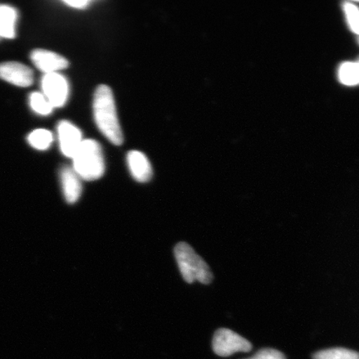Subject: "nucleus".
I'll use <instances>...</instances> for the list:
<instances>
[{
  "label": "nucleus",
  "mask_w": 359,
  "mask_h": 359,
  "mask_svg": "<svg viewBox=\"0 0 359 359\" xmlns=\"http://www.w3.org/2000/svg\"><path fill=\"white\" fill-rule=\"evenodd\" d=\"M94 118L98 129L107 140L116 146L123 142V134L116 112L114 93L107 85L96 89L93 100Z\"/></svg>",
  "instance_id": "nucleus-1"
},
{
  "label": "nucleus",
  "mask_w": 359,
  "mask_h": 359,
  "mask_svg": "<svg viewBox=\"0 0 359 359\" xmlns=\"http://www.w3.org/2000/svg\"><path fill=\"white\" fill-rule=\"evenodd\" d=\"M73 160L74 172L86 181H95L105 172L104 156L101 145L92 139L83 141Z\"/></svg>",
  "instance_id": "nucleus-2"
},
{
  "label": "nucleus",
  "mask_w": 359,
  "mask_h": 359,
  "mask_svg": "<svg viewBox=\"0 0 359 359\" xmlns=\"http://www.w3.org/2000/svg\"><path fill=\"white\" fill-rule=\"evenodd\" d=\"M175 257L186 282L199 281L201 284L208 285L213 280V275L208 264L202 259L190 245L181 242L175 247Z\"/></svg>",
  "instance_id": "nucleus-3"
},
{
  "label": "nucleus",
  "mask_w": 359,
  "mask_h": 359,
  "mask_svg": "<svg viewBox=\"0 0 359 359\" xmlns=\"http://www.w3.org/2000/svg\"><path fill=\"white\" fill-rule=\"evenodd\" d=\"M212 348L218 356L229 357L236 353L250 352L252 344L234 331L219 329L214 334Z\"/></svg>",
  "instance_id": "nucleus-4"
},
{
  "label": "nucleus",
  "mask_w": 359,
  "mask_h": 359,
  "mask_svg": "<svg viewBox=\"0 0 359 359\" xmlns=\"http://www.w3.org/2000/svg\"><path fill=\"white\" fill-rule=\"evenodd\" d=\"M42 89V93L53 109L65 105L69 95V86L64 76L57 73L44 74Z\"/></svg>",
  "instance_id": "nucleus-5"
},
{
  "label": "nucleus",
  "mask_w": 359,
  "mask_h": 359,
  "mask_svg": "<svg viewBox=\"0 0 359 359\" xmlns=\"http://www.w3.org/2000/svg\"><path fill=\"white\" fill-rule=\"evenodd\" d=\"M0 79L17 87H29L34 83L33 71L18 62L0 64Z\"/></svg>",
  "instance_id": "nucleus-6"
},
{
  "label": "nucleus",
  "mask_w": 359,
  "mask_h": 359,
  "mask_svg": "<svg viewBox=\"0 0 359 359\" xmlns=\"http://www.w3.org/2000/svg\"><path fill=\"white\" fill-rule=\"evenodd\" d=\"M58 140L62 154L73 158L83 142L82 133L67 121H62L57 126Z\"/></svg>",
  "instance_id": "nucleus-7"
},
{
  "label": "nucleus",
  "mask_w": 359,
  "mask_h": 359,
  "mask_svg": "<svg viewBox=\"0 0 359 359\" xmlns=\"http://www.w3.org/2000/svg\"><path fill=\"white\" fill-rule=\"evenodd\" d=\"M33 64L45 74L57 73L69 67L65 57L45 49H35L30 55Z\"/></svg>",
  "instance_id": "nucleus-8"
},
{
  "label": "nucleus",
  "mask_w": 359,
  "mask_h": 359,
  "mask_svg": "<svg viewBox=\"0 0 359 359\" xmlns=\"http://www.w3.org/2000/svg\"><path fill=\"white\" fill-rule=\"evenodd\" d=\"M128 164L132 176L142 183L149 182L152 177V168L149 160L141 151H132L128 154Z\"/></svg>",
  "instance_id": "nucleus-9"
},
{
  "label": "nucleus",
  "mask_w": 359,
  "mask_h": 359,
  "mask_svg": "<svg viewBox=\"0 0 359 359\" xmlns=\"http://www.w3.org/2000/svg\"><path fill=\"white\" fill-rule=\"evenodd\" d=\"M62 191L67 203L74 204L82 194V182L73 168L65 167L60 172Z\"/></svg>",
  "instance_id": "nucleus-10"
},
{
  "label": "nucleus",
  "mask_w": 359,
  "mask_h": 359,
  "mask_svg": "<svg viewBox=\"0 0 359 359\" xmlns=\"http://www.w3.org/2000/svg\"><path fill=\"white\" fill-rule=\"evenodd\" d=\"M17 11L8 6H0V37L13 39L15 37Z\"/></svg>",
  "instance_id": "nucleus-11"
},
{
  "label": "nucleus",
  "mask_w": 359,
  "mask_h": 359,
  "mask_svg": "<svg viewBox=\"0 0 359 359\" xmlns=\"http://www.w3.org/2000/svg\"><path fill=\"white\" fill-rule=\"evenodd\" d=\"M339 79L346 86H356L359 84V60L346 62L339 67Z\"/></svg>",
  "instance_id": "nucleus-12"
},
{
  "label": "nucleus",
  "mask_w": 359,
  "mask_h": 359,
  "mask_svg": "<svg viewBox=\"0 0 359 359\" xmlns=\"http://www.w3.org/2000/svg\"><path fill=\"white\" fill-rule=\"evenodd\" d=\"M53 140V135L46 129H37L31 133L28 142L31 147L39 151H45L50 147Z\"/></svg>",
  "instance_id": "nucleus-13"
},
{
  "label": "nucleus",
  "mask_w": 359,
  "mask_h": 359,
  "mask_svg": "<svg viewBox=\"0 0 359 359\" xmlns=\"http://www.w3.org/2000/svg\"><path fill=\"white\" fill-rule=\"evenodd\" d=\"M313 359H359V353L348 348H333L314 353Z\"/></svg>",
  "instance_id": "nucleus-14"
},
{
  "label": "nucleus",
  "mask_w": 359,
  "mask_h": 359,
  "mask_svg": "<svg viewBox=\"0 0 359 359\" xmlns=\"http://www.w3.org/2000/svg\"><path fill=\"white\" fill-rule=\"evenodd\" d=\"M29 104L31 109L36 114L42 116H48L53 111V107L48 102L46 97L42 93L34 92L31 93L29 97Z\"/></svg>",
  "instance_id": "nucleus-15"
},
{
  "label": "nucleus",
  "mask_w": 359,
  "mask_h": 359,
  "mask_svg": "<svg viewBox=\"0 0 359 359\" xmlns=\"http://www.w3.org/2000/svg\"><path fill=\"white\" fill-rule=\"evenodd\" d=\"M344 11L350 29L359 35V8L353 3H346L344 6Z\"/></svg>",
  "instance_id": "nucleus-16"
},
{
  "label": "nucleus",
  "mask_w": 359,
  "mask_h": 359,
  "mask_svg": "<svg viewBox=\"0 0 359 359\" xmlns=\"http://www.w3.org/2000/svg\"><path fill=\"white\" fill-rule=\"evenodd\" d=\"M246 359H286L284 354L273 348L260 349L254 356Z\"/></svg>",
  "instance_id": "nucleus-17"
},
{
  "label": "nucleus",
  "mask_w": 359,
  "mask_h": 359,
  "mask_svg": "<svg viewBox=\"0 0 359 359\" xmlns=\"http://www.w3.org/2000/svg\"><path fill=\"white\" fill-rule=\"evenodd\" d=\"M65 3L70 7L75 8H84L88 6L92 2L88 1V0H67V1H65Z\"/></svg>",
  "instance_id": "nucleus-18"
}]
</instances>
